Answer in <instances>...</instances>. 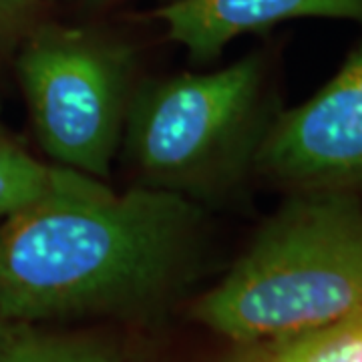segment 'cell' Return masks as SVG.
I'll list each match as a JSON object with an SVG mask.
<instances>
[{
  "label": "cell",
  "mask_w": 362,
  "mask_h": 362,
  "mask_svg": "<svg viewBox=\"0 0 362 362\" xmlns=\"http://www.w3.org/2000/svg\"><path fill=\"white\" fill-rule=\"evenodd\" d=\"M6 326L8 324L0 320V362H2V346H4V337H6Z\"/></svg>",
  "instance_id": "13"
},
{
  "label": "cell",
  "mask_w": 362,
  "mask_h": 362,
  "mask_svg": "<svg viewBox=\"0 0 362 362\" xmlns=\"http://www.w3.org/2000/svg\"><path fill=\"white\" fill-rule=\"evenodd\" d=\"M101 180L42 163L0 129V221L61 194L95 187Z\"/></svg>",
  "instance_id": "7"
},
{
  "label": "cell",
  "mask_w": 362,
  "mask_h": 362,
  "mask_svg": "<svg viewBox=\"0 0 362 362\" xmlns=\"http://www.w3.org/2000/svg\"><path fill=\"white\" fill-rule=\"evenodd\" d=\"M59 2H65L66 6H78V8H101L117 0H59Z\"/></svg>",
  "instance_id": "12"
},
{
  "label": "cell",
  "mask_w": 362,
  "mask_h": 362,
  "mask_svg": "<svg viewBox=\"0 0 362 362\" xmlns=\"http://www.w3.org/2000/svg\"><path fill=\"white\" fill-rule=\"evenodd\" d=\"M37 4L39 0H0V47L26 25Z\"/></svg>",
  "instance_id": "10"
},
{
  "label": "cell",
  "mask_w": 362,
  "mask_h": 362,
  "mask_svg": "<svg viewBox=\"0 0 362 362\" xmlns=\"http://www.w3.org/2000/svg\"><path fill=\"white\" fill-rule=\"evenodd\" d=\"M197 204L103 181L0 221V320L137 314L171 294L197 252Z\"/></svg>",
  "instance_id": "1"
},
{
  "label": "cell",
  "mask_w": 362,
  "mask_h": 362,
  "mask_svg": "<svg viewBox=\"0 0 362 362\" xmlns=\"http://www.w3.org/2000/svg\"><path fill=\"white\" fill-rule=\"evenodd\" d=\"M133 65L129 45L97 28L47 23L28 33L16 73L35 135L57 165L109 177L135 90Z\"/></svg>",
  "instance_id": "4"
},
{
  "label": "cell",
  "mask_w": 362,
  "mask_h": 362,
  "mask_svg": "<svg viewBox=\"0 0 362 362\" xmlns=\"http://www.w3.org/2000/svg\"><path fill=\"white\" fill-rule=\"evenodd\" d=\"M258 342L264 362H362V314Z\"/></svg>",
  "instance_id": "9"
},
{
  "label": "cell",
  "mask_w": 362,
  "mask_h": 362,
  "mask_svg": "<svg viewBox=\"0 0 362 362\" xmlns=\"http://www.w3.org/2000/svg\"><path fill=\"white\" fill-rule=\"evenodd\" d=\"M192 314L232 344L362 314L361 199L290 192Z\"/></svg>",
  "instance_id": "2"
},
{
  "label": "cell",
  "mask_w": 362,
  "mask_h": 362,
  "mask_svg": "<svg viewBox=\"0 0 362 362\" xmlns=\"http://www.w3.org/2000/svg\"><path fill=\"white\" fill-rule=\"evenodd\" d=\"M220 362H264V354H262L258 340L240 342V344H233L232 352L226 354Z\"/></svg>",
  "instance_id": "11"
},
{
  "label": "cell",
  "mask_w": 362,
  "mask_h": 362,
  "mask_svg": "<svg viewBox=\"0 0 362 362\" xmlns=\"http://www.w3.org/2000/svg\"><path fill=\"white\" fill-rule=\"evenodd\" d=\"M254 169L288 192L362 202V45L310 99L272 117Z\"/></svg>",
  "instance_id": "5"
},
{
  "label": "cell",
  "mask_w": 362,
  "mask_h": 362,
  "mask_svg": "<svg viewBox=\"0 0 362 362\" xmlns=\"http://www.w3.org/2000/svg\"><path fill=\"white\" fill-rule=\"evenodd\" d=\"M156 18L194 61L209 63L232 40L286 21L334 18L362 25V0H168Z\"/></svg>",
  "instance_id": "6"
},
{
  "label": "cell",
  "mask_w": 362,
  "mask_h": 362,
  "mask_svg": "<svg viewBox=\"0 0 362 362\" xmlns=\"http://www.w3.org/2000/svg\"><path fill=\"white\" fill-rule=\"evenodd\" d=\"M270 121L266 65L256 52L218 71L133 90L121 145L139 185L197 202L254 169Z\"/></svg>",
  "instance_id": "3"
},
{
  "label": "cell",
  "mask_w": 362,
  "mask_h": 362,
  "mask_svg": "<svg viewBox=\"0 0 362 362\" xmlns=\"http://www.w3.org/2000/svg\"><path fill=\"white\" fill-rule=\"evenodd\" d=\"M2 362H123L113 342L93 334L49 332L37 324H8Z\"/></svg>",
  "instance_id": "8"
}]
</instances>
